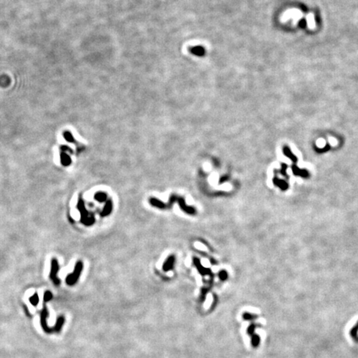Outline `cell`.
<instances>
[{"label": "cell", "instance_id": "obj_1", "mask_svg": "<svg viewBox=\"0 0 358 358\" xmlns=\"http://www.w3.org/2000/svg\"><path fill=\"white\" fill-rule=\"evenodd\" d=\"M77 208L81 213V221L85 226H90L95 222V217L93 215L90 214L88 211L85 209L84 202L82 201L81 198H79L78 203H77Z\"/></svg>", "mask_w": 358, "mask_h": 358}, {"label": "cell", "instance_id": "obj_2", "mask_svg": "<svg viewBox=\"0 0 358 358\" xmlns=\"http://www.w3.org/2000/svg\"><path fill=\"white\" fill-rule=\"evenodd\" d=\"M82 269H83V264H82V262L79 261V262L76 263L73 273H71V274H69V275L66 277V282L67 285H73L76 284V281H77V279H78V278H79L80 275H81V273Z\"/></svg>", "mask_w": 358, "mask_h": 358}, {"label": "cell", "instance_id": "obj_3", "mask_svg": "<svg viewBox=\"0 0 358 358\" xmlns=\"http://www.w3.org/2000/svg\"><path fill=\"white\" fill-rule=\"evenodd\" d=\"M59 270V265L58 262L56 259H52L51 260V273H50V278L52 280V282L56 285H58L61 283L60 279L57 278V272Z\"/></svg>", "mask_w": 358, "mask_h": 358}, {"label": "cell", "instance_id": "obj_4", "mask_svg": "<svg viewBox=\"0 0 358 358\" xmlns=\"http://www.w3.org/2000/svg\"><path fill=\"white\" fill-rule=\"evenodd\" d=\"M193 263H194V265H196V267L198 268V271H199L200 273H202V275H207V274L211 275V274H212L211 270H210L209 269L205 268V267H203L202 265H201L200 260H199L198 258H193Z\"/></svg>", "mask_w": 358, "mask_h": 358}, {"label": "cell", "instance_id": "obj_5", "mask_svg": "<svg viewBox=\"0 0 358 358\" xmlns=\"http://www.w3.org/2000/svg\"><path fill=\"white\" fill-rule=\"evenodd\" d=\"M178 202H179L181 208L183 209L184 212H186L187 213H189V214H195L196 213V210L193 207H190V206H187L183 198H178Z\"/></svg>", "mask_w": 358, "mask_h": 358}, {"label": "cell", "instance_id": "obj_6", "mask_svg": "<svg viewBox=\"0 0 358 358\" xmlns=\"http://www.w3.org/2000/svg\"><path fill=\"white\" fill-rule=\"evenodd\" d=\"M174 261H175V257L174 256H169L168 259H167V260L164 262V270L165 271H168L170 270L173 267V265H174Z\"/></svg>", "mask_w": 358, "mask_h": 358}, {"label": "cell", "instance_id": "obj_7", "mask_svg": "<svg viewBox=\"0 0 358 358\" xmlns=\"http://www.w3.org/2000/svg\"><path fill=\"white\" fill-rule=\"evenodd\" d=\"M112 206H113V204H112L111 201L109 200L106 202L104 209H103V211L101 212L102 217H105V216H108V215L110 214L111 211H112Z\"/></svg>", "mask_w": 358, "mask_h": 358}, {"label": "cell", "instance_id": "obj_8", "mask_svg": "<svg viewBox=\"0 0 358 358\" xmlns=\"http://www.w3.org/2000/svg\"><path fill=\"white\" fill-rule=\"evenodd\" d=\"M61 163L63 166L67 167L69 166L71 163V158L66 153V152L61 153Z\"/></svg>", "mask_w": 358, "mask_h": 358}, {"label": "cell", "instance_id": "obj_9", "mask_svg": "<svg viewBox=\"0 0 358 358\" xmlns=\"http://www.w3.org/2000/svg\"><path fill=\"white\" fill-rule=\"evenodd\" d=\"M149 202L153 206H156V207H158V208L164 209L166 207L165 204H164L163 202H161V201L158 200V199H156V198H150Z\"/></svg>", "mask_w": 358, "mask_h": 358}, {"label": "cell", "instance_id": "obj_10", "mask_svg": "<svg viewBox=\"0 0 358 358\" xmlns=\"http://www.w3.org/2000/svg\"><path fill=\"white\" fill-rule=\"evenodd\" d=\"M95 199H96L97 202H105L106 199H107V194L103 192H97V193L95 195Z\"/></svg>", "mask_w": 358, "mask_h": 358}, {"label": "cell", "instance_id": "obj_11", "mask_svg": "<svg viewBox=\"0 0 358 358\" xmlns=\"http://www.w3.org/2000/svg\"><path fill=\"white\" fill-rule=\"evenodd\" d=\"M284 153H285V155H286L287 157H288L289 158H291V160H293L294 163L295 162H297V158L295 156L293 155V153H291L290 149H289V148L287 146H285V148H284Z\"/></svg>", "mask_w": 358, "mask_h": 358}, {"label": "cell", "instance_id": "obj_12", "mask_svg": "<svg viewBox=\"0 0 358 358\" xmlns=\"http://www.w3.org/2000/svg\"><path fill=\"white\" fill-rule=\"evenodd\" d=\"M293 172H294V174L296 175H300V176H303V177H307V176H308V173H307V171L299 169L295 165H293Z\"/></svg>", "mask_w": 358, "mask_h": 358}, {"label": "cell", "instance_id": "obj_13", "mask_svg": "<svg viewBox=\"0 0 358 358\" xmlns=\"http://www.w3.org/2000/svg\"><path fill=\"white\" fill-rule=\"evenodd\" d=\"M273 183L276 184V185H278V186H279L281 189H283V190H285V189L288 188V184L285 183V181L279 180V179L274 178Z\"/></svg>", "mask_w": 358, "mask_h": 358}, {"label": "cell", "instance_id": "obj_14", "mask_svg": "<svg viewBox=\"0 0 358 358\" xmlns=\"http://www.w3.org/2000/svg\"><path fill=\"white\" fill-rule=\"evenodd\" d=\"M251 337H252V338H251L252 346L254 347H256L259 343V337L258 335H256V334H254V335L252 336Z\"/></svg>", "mask_w": 358, "mask_h": 358}, {"label": "cell", "instance_id": "obj_15", "mask_svg": "<svg viewBox=\"0 0 358 358\" xmlns=\"http://www.w3.org/2000/svg\"><path fill=\"white\" fill-rule=\"evenodd\" d=\"M63 135H64V138H66V140H67L68 142L73 143V142L75 141V140H74V137L71 135V134L70 132H64Z\"/></svg>", "mask_w": 358, "mask_h": 358}, {"label": "cell", "instance_id": "obj_16", "mask_svg": "<svg viewBox=\"0 0 358 358\" xmlns=\"http://www.w3.org/2000/svg\"><path fill=\"white\" fill-rule=\"evenodd\" d=\"M243 318H244V319H246V320H251V319L255 318H256V316L254 315V314H251V313H245L243 314Z\"/></svg>", "mask_w": 358, "mask_h": 358}, {"label": "cell", "instance_id": "obj_17", "mask_svg": "<svg viewBox=\"0 0 358 358\" xmlns=\"http://www.w3.org/2000/svg\"><path fill=\"white\" fill-rule=\"evenodd\" d=\"M38 296H37V293H35L33 296L31 297V299H30V302H31L32 303L33 305H37V303H38Z\"/></svg>", "mask_w": 358, "mask_h": 358}, {"label": "cell", "instance_id": "obj_18", "mask_svg": "<svg viewBox=\"0 0 358 358\" xmlns=\"http://www.w3.org/2000/svg\"><path fill=\"white\" fill-rule=\"evenodd\" d=\"M51 298H52V294L51 293V292L47 291L44 294V301H49V300H51Z\"/></svg>", "mask_w": 358, "mask_h": 358}, {"label": "cell", "instance_id": "obj_19", "mask_svg": "<svg viewBox=\"0 0 358 358\" xmlns=\"http://www.w3.org/2000/svg\"><path fill=\"white\" fill-rule=\"evenodd\" d=\"M219 277H220L221 280H225V279H226V278H227V273H226V271L225 270L220 271V273H219Z\"/></svg>", "mask_w": 358, "mask_h": 358}, {"label": "cell", "instance_id": "obj_20", "mask_svg": "<svg viewBox=\"0 0 358 358\" xmlns=\"http://www.w3.org/2000/svg\"><path fill=\"white\" fill-rule=\"evenodd\" d=\"M299 25H300V27H301V28H305V27H306V25H307V22H306V20L302 19L301 21H300V23H299Z\"/></svg>", "mask_w": 358, "mask_h": 358}]
</instances>
